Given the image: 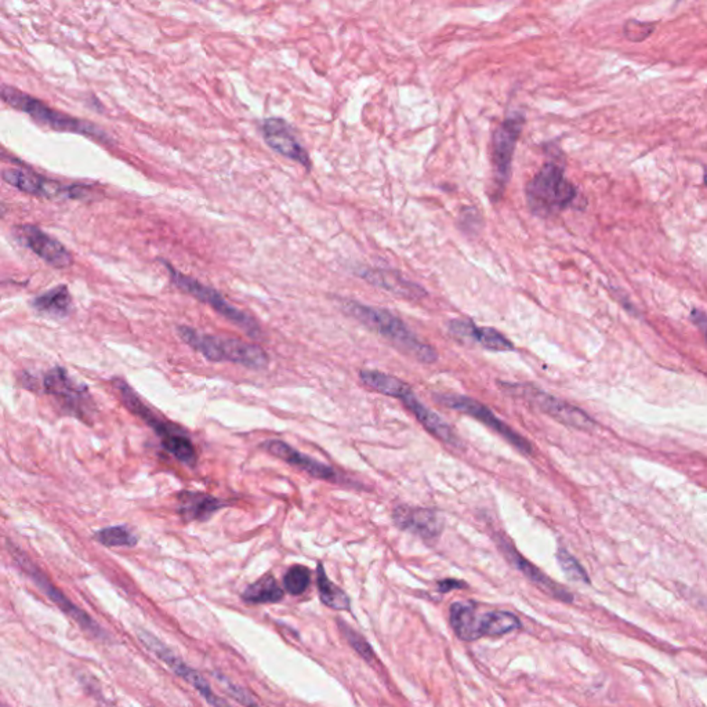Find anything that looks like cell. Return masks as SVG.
Wrapping results in <instances>:
<instances>
[{"label": "cell", "mask_w": 707, "mask_h": 707, "mask_svg": "<svg viewBox=\"0 0 707 707\" xmlns=\"http://www.w3.org/2000/svg\"><path fill=\"white\" fill-rule=\"evenodd\" d=\"M263 137L271 150L279 155L302 164V168L312 169V159L302 147L291 125L281 117H268L263 122Z\"/></svg>", "instance_id": "5bb4252c"}, {"label": "cell", "mask_w": 707, "mask_h": 707, "mask_svg": "<svg viewBox=\"0 0 707 707\" xmlns=\"http://www.w3.org/2000/svg\"><path fill=\"white\" fill-rule=\"evenodd\" d=\"M33 307L41 314L54 318H65L72 310V297L70 289L65 285H59L51 291L44 292L41 296L33 300Z\"/></svg>", "instance_id": "cb8c5ba5"}, {"label": "cell", "mask_w": 707, "mask_h": 707, "mask_svg": "<svg viewBox=\"0 0 707 707\" xmlns=\"http://www.w3.org/2000/svg\"><path fill=\"white\" fill-rule=\"evenodd\" d=\"M94 539L107 547H135L138 539L126 526H111L94 534Z\"/></svg>", "instance_id": "f1b7e54d"}, {"label": "cell", "mask_w": 707, "mask_h": 707, "mask_svg": "<svg viewBox=\"0 0 707 707\" xmlns=\"http://www.w3.org/2000/svg\"><path fill=\"white\" fill-rule=\"evenodd\" d=\"M503 388L508 390V393L513 395L526 399L528 403L534 404L540 411L549 414L557 422L563 423L565 426L583 430V432H589L596 426V423L589 414H584L576 406L565 403V401H561L544 391H540L539 388L526 385H506V383L503 385Z\"/></svg>", "instance_id": "30bf717a"}, {"label": "cell", "mask_w": 707, "mask_h": 707, "mask_svg": "<svg viewBox=\"0 0 707 707\" xmlns=\"http://www.w3.org/2000/svg\"><path fill=\"white\" fill-rule=\"evenodd\" d=\"M393 516L399 528L423 539H437L443 529L442 518L429 508L401 506L394 510Z\"/></svg>", "instance_id": "2e32d148"}, {"label": "cell", "mask_w": 707, "mask_h": 707, "mask_svg": "<svg viewBox=\"0 0 707 707\" xmlns=\"http://www.w3.org/2000/svg\"><path fill=\"white\" fill-rule=\"evenodd\" d=\"M162 263H163L166 270L169 271L172 282H173L177 288L181 289L185 293L191 294V296H194L195 299L200 300V302L210 305L211 309L215 310L216 312H219L221 317L228 320L229 322L241 328L247 335L250 336V338H258V336H260V326H258V323L256 322L252 317H249L247 312H241V310L234 307L231 302H227L220 292L203 285V284H200V281L192 278V276H188L185 275V274L180 273V271L176 270L169 262L162 260Z\"/></svg>", "instance_id": "52a82bcc"}, {"label": "cell", "mask_w": 707, "mask_h": 707, "mask_svg": "<svg viewBox=\"0 0 707 707\" xmlns=\"http://www.w3.org/2000/svg\"><path fill=\"white\" fill-rule=\"evenodd\" d=\"M358 274L362 279L369 282L370 285L377 286V288L390 292L395 296L412 300L426 296V291L422 289V286L416 285L414 282L408 281L394 271L367 268V270L359 271Z\"/></svg>", "instance_id": "d6986e66"}, {"label": "cell", "mask_w": 707, "mask_h": 707, "mask_svg": "<svg viewBox=\"0 0 707 707\" xmlns=\"http://www.w3.org/2000/svg\"><path fill=\"white\" fill-rule=\"evenodd\" d=\"M704 182H706V185H707V172H706V174H704Z\"/></svg>", "instance_id": "8d00e7d4"}, {"label": "cell", "mask_w": 707, "mask_h": 707, "mask_svg": "<svg viewBox=\"0 0 707 707\" xmlns=\"http://www.w3.org/2000/svg\"><path fill=\"white\" fill-rule=\"evenodd\" d=\"M526 125V116L521 112H514L493 130L490 144V162L493 171V200H499L505 194L507 182L510 181L513 168L514 153Z\"/></svg>", "instance_id": "5b68a950"}, {"label": "cell", "mask_w": 707, "mask_h": 707, "mask_svg": "<svg viewBox=\"0 0 707 707\" xmlns=\"http://www.w3.org/2000/svg\"><path fill=\"white\" fill-rule=\"evenodd\" d=\"M464 587H467V584L464 581H456V579H443V581H438V591L441 593H448V591L464 589Z\"/></svg>", "instance_id": "e575fe53"}, {"label": "cell", "mask_w": 707, "mask_h": 707, "mask_svg": "<svg viewBox=\"0 0 707 707\" xmlns=\"http://www.w3.org/2000/svg\"><path fill=\"white\" fill-rule=\"evenodd\" d=\"M401 401L430 434L434 435L435 438L442 441V442L450 443V445H459L458 435L455 434L452 427L442 417L438 416L435 412L430 411L429 408L423 405L419 399L414 395V393L404 396Z\"/></svg>", "instance_id": "7402d4cb"}, {"label": "cell", "mask_w": 707, "mask_h": 707, "mask_svg": "<svg viewBox=\"0 0 707 707\" xmlns=\"http://www.w3.org/2000/svg\"><path fill=\"white\" fill-rule=\"evenodd\" d=\"M2 179L12 187L17 188L25 194L35 195L42 198H56L65 195L70 198L83 197V192L88 187L80 185H62L61 182L46 179L39 174L21 171V169H5L2 172Z\"/></svg>", "instance_id": "4fadbf2b"}, {"label": "cell", "mask_w": 707, "mask_h": 707, "mask_svg": "<svg viewBox=\"0 0 707 707\" xmlns=\"http://www.w3.org/2000/svg\"><path fill=\"white\" fill-rule=\"evenodd\" d=\"M526 197L532 213L537 218L547 219L572 206L578 198V190L565 177L563 164L549 161L529 180Z\"/></svg>", "instance_id": "7a4b0ae2"}, {"label": "cell", "mask_w": 707, "mask_h": 707, "mask_svg": "<svg viewBox=\"0 0 707 707\" xmlns=\"http://www.w3.org/2000/svg\"><path fill=\"white\" fill-rule=\"evenodd\" d=\"M115 388H116L117 394L124 401L125 406L129 409L135 416L140 417L143 422L147 423L148 426L156 433L162 442L169 440V438L174 437L177 434H182V430L174 424H169L168 422H164L161 417L156 416L143 401L140 396L132 390L129 385L125 380H115Z\"/></svg>", "instance_id": "e0dca14e"}, {"label": "cell", "mask_w": 707, "mask_h": 707, "mask_svg": "<svg viewBox=\"0 0 707 707\" xmlns=\"http://www.w3.org/2000/svg\"><path fill=\"white\" fill-rule=\"evenodd\" d=\"M263 448L271 455L275 456V458H279L281 460L291 464V466L302 470V471L314 477V479H326V481L336 479L335 470L332 467L326 466V464L299 452V451L294 450V448H292L291 445L284 442V441H267V442L263 443Z\"/></svg>", "instance_id": "ac0fdd59"}, {"label": "cell", "mask_w": 707, "mask_h": 707, "mask_svg": "<svg viewBox=\"0 0 707 707\" xmlns=\"http://www.w3.org/2000/svg\"><path fill=\"white\" fill-rule=\"evenodd\" d=\"M284 599V591L273 575H265L249 584L242 593V600L247 604H275Z\"/></svg>", "instance_id": "484cf974"}, {"label": "cell", "mask_w": 707, "mask_h": 707, "mask_svg": "<svg viewBox=\"0 0 707 707\" xmlns=\"http://www.w3.org/2000/svg\"><path fill=\"white\" fill-rule=\"evenodd\" d=\"M2 98H4L5 103L9 104L13 108L18 109V111L33 117V121L51 127V129L57 130V132L77 133V135L96 138V140L104 141V143L111 141V138L106 135V132L101 127L51 108L39 98H33L30 94L23 93V91L12 88V86H2Z\"/></svg>", "instance_id": "277c9868"}, {"label": "cell", "mask_w": 707, "mask_h": 707, "mask_svg": "<svg viewBox=\"0 0 707 707\" xmlns=\"http://www.w3.org/2000/svg\"><path fill=\"white\" fill-rule=\"evenodd\" d=\"M362 383L372 390L383 394V395L393 396V398L403 399L404 396L412 393L411 386L406 385L403 380L396 379L394 376L386 375V373L376 372V370H362L359 373Z\"/></svg>", "instance_id": "d4e9b609"}, {"label": "cell", "mask_w": 707, "mask_h": 707, "mask_svg": "<svg viewBox=\"0 0 707 707\" xmlns=\"http://www.w3.org/2000/svg\"><path fill=\"white\" fill-rule=\"evenodd\" d=\"M441 403L448 408L453 409V411L461 412V414H469V416L474 417L479 422L484 423L485 426L492 429L493 432L498 433L500 437L505 438L511 445L516 446V450H520L524 453H532V446L526 438L521 437L518 433L514 432L513 429L506 424L505 422L499 419L497 414H493L488 406L484 404L479 403L476 399L469 398V396L461 395H443L440 396Z\"/></svg>", "instance_id": "8fae6325"}, {"label": "cell", "mask_w": 707, "mask_h": 707, "mask_svg": "<svg viewBox=\"0 0 707 707\" xmlns=\"http://www.w3.org/2000/svg\"><path fill=\"white\" fill-rule=\"evenodd\" d=\"M180 338L197 349L208 361H228L252 369H263L267 367L268 357L260 347L238 339H223L218 336L205 335L190 326L177 328Z\"/></svg>", "instance_id": "3957f363"}, {"label": "cell", "mask_w": 707, "mask_h": 707, "mask_svg": "<svg viewBox=\"0 0 707 707\" xmlns=\"http://www.w3.org/2000/svg\"><path fill=\"white\" fill-rule=\"evenodd\" d=\"M215 677L216 680L223 685L224 690H226L235 701L238 702V703L244 704V707H260V704L257 703L255 696H253L247 688L235 684L228 677L220 674V673H216Z\"/></svg>", "instance_id": "1f68e13d"}, {"label": "cell", "mask_w": 707, "mask_h": 707, "mask_svg": "<svg viewBox=\"0 0 707 707\" xmlns=\"http://www.w3.org/2000/svg\"><path fill=\"white\" fill-rule=\"evenodd\" d=\"M498 546H499L500 552L506 555V558L510 561L511 565H513L516 570L520 571V572L523 573L529 581H532L535 586L539 587L540 591L549 594L553 599L560 600V601L563 602L573 601V596L567 589H563L561 584L555 583L549 576L544 575L539 568L535 567L534 563L526 560V558H524L520 553L516 552L508 542H506L503 537L498 539Z\"/></svg>", "instance_id": "9a60e30c"}, {"label": "cell", "mask_w": 707, "mask_h": 707, "mask_svg": "<svg viewBox=\"0 0 707 707\" xmlns=\"http://www.w3.org/2000/svg\"><path fill=\"white\" fill-rule=\"evenodd\" d=\"M340 626L341 633H343L346 640L349 641V646L356 649L357 654L361 655L367 662L375 661V652H373L372 647L367 644V641L362 637L361 634L357 633L356 630H352L349 626H347L344 622H339Z\"/></svg>", "instance_id": "d6a6232c"}, {"label": "cell", "mask_w": 707, "mask_h": 707, "mask_svg": "<svg viewBox=\"0 0 707 707\" xmlns=\"http://www.w3.org/2000/svg\"><path fill=\"white\" fill-rule=\"evenodd\" d=\"M450 623L460 640L476 641L481 638V615L471 602H455L451 605Z\"/></svg>", "instance_id": "603a6c76"}, {"label": "cell", "mask_w": 707, "mask_h": 707, "mask_svg": "<svg viewBox=\"0 0 707 707\" xmlns=\"http://www.w3.org/2000/svg\"><path fill=\"white\" fill-rule=\"evenodd\" d=\"M557 561L558 563H560L561 570L567 575L568 579H571V581H581V583H591L584 568L581 567L579 561L576 560L572 554H570L567 550H558Z\"/></svg>", "instance_id": "4dcf8cb0"}, {"label": "cell", "mask_w": 707, "mask_h": 707, "mask_svg": "<svg viewBox=\"0 0 707 707\" xmlns=\"http://www.w3.org/2000/svg\"><path fill=\"white\" fill-rule=\"evenodd\" d=\"M343 309L349 317L356 318L391 341L395 349H401L405 356L412 357L422 364H434L437 361V351L429 344L420 341L403 321L387 310L365 305L354 300L344 302Z\"/></svg>", "instance_id": "6da1fadb"}, {"label": "cell", "mask_w": 707, "mask_h": 707, "mask_svg": "<svg viewBox=\"0 0 707 707\" xmlns=\"http://www.w3.org/2000/svg\"><path fill=\"white\" fill-rule=\"evenodd\" d=\"M451 332L461 340L473 341L481 344L484 349L492 351H513L514 346L497 329L476 326L470 321H452L450 323Z\"/></svg>", "instance_id": "ffe728a7"}, {"label": "cell", "mask_w": 707, "mask_h": 707, "mask_svg": "<svg viewBox=\"0 0 707 707\" xmlns=\"http://www.w3.org/2000/svg\"><path fill=\"white\" fill-rule=\"evenodd\" d=\"M317 584L321 601H322L326 607L332 608V609L336 610L349 609L351 602H349V596L341 591L340 587L336 586V584L328 578L325 570H323L322 563H318Z\"/></svg>", "instance_id": "83f0119b"}, {"label": "cell", "mask_w": 707, "mask_h": 707, "mask_svg": "<svg viewBox=\"0 0 707 707\" xmlns=\"http://www.w3.org/2000/svg\"><path fill=\"white\" fill-rule=\"evenodd\" d=\"M177 500H179L177 511L185 523L209 520L216 511L227 505L223 500L211 497L208 493L187 492V490L180 493Z\"/></svg>", "instance_id": "44dd1931"}, {"label": "cell", "mask_w": 707, "mask_h": 707, "mask_svg": "<svg viewBox=\"0 0 707 707\" xmlns=\"http://www.w3.org/2000/svg\"><path fill=\"white\" fill-rule=\"evenodd\" d=\"M14 237L21 245L33 250L44 263L56 268H67L74 263L70 250L33 224L15 227Z\"/></svg>", "instance_id": "7c38bea8"}, {"label": "cell", "mask_w": 707, "mask_h": 707, "mask_svg": "<svg viewBox=\"0 0 707 707\" xmlns=\"http://www.w3.org/2000/svg\"><path fill=\"white\" fill-rule=\"evenodd\" d=\"M312 583V572L302 565H293L284 576L285 591L292 596H302Z\"/></svg>", "instance_id": "f546056e"}, {"label": "cell", "mask_w": 707, "mask_h": 707, "mask_svg": "<svg viewBox=\"0 0 707 707\" xmlns=\"http://www.w3.org/2000/svg\"><path fill=\"white\" fill-rule=\"evenodd\" d=\"M521 628V620L507 610H493L481 615L482 637H500Z\"/></svg>", "instance_id": "4316f807"}, {"label": "cell", "mask_w": 707, "mask_h": 707, "mask_svg": "<svg viewBox=\"0 0 707 707\" xmlns=\"http://www.w3.org/2000/svg\"><path fill=\"white\" fill-rule=\"evenodd\" d=\"M655 31L654 23H644V21L628 20L623 25V35L628 41L633 43H640L646 41Z\"/></svg>", "instance_id": "836d02e7"}, {"label": "cell", "mask_w": 707, "mask_h": 707, "mask_svg": "<svg viewBox=\"0 0 707 707\" xmlns=\"http://www.w3.org/2000/svg\"><path fill=\"white\" fill-rule=\"evenodd\" d=\"M43 388L67 414L82 422H90L94 405L88 388L72 379L64 367L49 370L43 377Z\"/></svg>", "instance_id": "ba28073f"}, {"label": "cell", "mask_w": 707, "mask_h": 707, "mask_svg": "<svg viewBox=\"0 0 707 707\" xmlns=\"http://www.w3.org/2000/svg\"><path fill=\"white\" fill-rule=\"evenodd\" d=\"M691 320L693 321L696 326H699L707 341V315L699 312V310H693V314H691Z\"/></svg>", "instance_id": "d590c367"}, {"label": "cell", "mask_w": 707, "mask_h": 707, "mask_svg": "<svg viewBox=\"0 0 707 707\" xmlns=\"http://www.w3.org/2000/svg\"><path fill=\"white\" fill-rule=\"evenodd\" d=\"M9 552L14 558L15 563H17L18 567L30 576L31 581L41 589L42 593L46 594L47 599H51L64 614H67L70 619H74L86 633L90 634L91 637L98 638L100 641L108 640L109 636L104 631V628L90 615L86 614L85 610L80 609L65 594H62L61 591H59L49 581V578L36 567L35 563L30 560V557L25 553L18 550L14 544H10Z\"/></svg>", "instance_id": "8992f818"}, {"label": "cell", "mask_w": 707, "mask_h": 707, "mask_svg": "<svg viewBox=\"0 0 707 707\" xmlns=\"http://www.w3.org/2000/svg\"><path fill=\"white\" fill-rule=\"evenodd\" d=\"M137 637L148 651L153 652L158 657L159 661L163 662L172 672L176 673V675H179L180 678L187 681L188 684L191 685L192 688H195L209 704H211L213 707H231V704L226 699L221 698L215 691L211 690L210 684L200 673H198L192 667L187 666L176 652L172 651L168 646H164L150 631L138 630Z\"/></svg>", "instance_id": "9c48e42d"}]
</instances>
